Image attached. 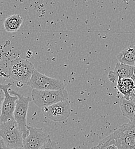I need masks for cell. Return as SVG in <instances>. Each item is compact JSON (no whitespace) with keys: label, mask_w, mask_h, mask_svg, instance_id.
<instances>
[{"label":"cell","mask_w":135,"mask_h":149,"mask_svg":"<svg viewBox=\"0 0 135 149\" xmlns=\"http://www.w3.org/2000/svg\"><path fill=\"white\" fill-rule=\"evenodd\" d=\"M11 84H1V89L4 93V99L2 103L1 123L6 122L9 120L13 119L14 112L16 109V103L18 97L15 95H12L9 90L11 86Z\"/></svg>","instance_id":"8"},{"label":"cell","mask_w":135,"mask_h":149,"mask_svg":"<svg viewBox=\"0 0 135 149\" xmlns=\"http://www.w3.org/2000/svg\"><path fill=\"white\" fill-rule=\"evenodd\" d=\"M122 1L124 2H127L129 0H122Z\"/></svg>","instance_id":"20"},{"label":"cell","mask_w":135,"mask_h":149,"mask_svg":"<svg viewBox=\"0 0 135 149\" xmlns=\"http://www.w3.org/2000/svg\"><path fill=\"white\" fill-rule=\"evenodd\" d=\"M129 121H135V111H134V114H133V115H132V119H131V120H129Z\"/></svg>","instance_id":"18"},{"label":"cell","mask_w":135,"mask_h":149,"mask_svg":"<svg viewBox=\"0 0 135 149\" xmlns=\"http://www.w3.org/2000/svg\"><path fill=\"white\" fill-rule=\"evenodd\" d=\"M117 85H123L127 86L131 89H134L135 87L134 82L131 78H122L118 80Z\"/></svg>","instance_id":"14"},{"label":"cell","mask_w":135,"mask_h":149,"mask_svg":"<svg viewBox=\"0 0 135 149\" xmlns=\"http://www.w3.org/2000/svg\"><path fill=\"white\" fill-rule=\"evenodd\" d=\"M28 86L38 90H59L65 89L64 83L59 79L52 78L35 70Z\"/></svg>","instance_id":"6"},{"label":"cell","mask_w":135,"mask_h":149,"mask_svg":"<svg viewBox=\"0 0 135 149\" xmlns=\"http://www.w3.org/2000/svg\"><path fill=\"white\" fill-rule=\"evenodd\" d=\"M10 94H13L18 97L16 109L14 112V118L17 123L20 129L23 134L24 139L29 134L28 125L27 123V116L29 107V104L32 100L30 97H26L23 95L11 90Z\"/></svg>","instance_id":"5"},{"label":"cell","mask_w":135,"mask_h":149,"mask_svg":"<svg viewBox=\"0 0 135 149\" xmlns=\"http://www.w3.org/2000/svg\"><path fill=\"white\" fill-rule=\"evenodd\" d=\"M0 149H12L9 148V147H8L5 143H4L3 141L2 140V139L1 138V139L0 140Z\"/></svg>","instance_id":"17"},{"label":"cell","mask_w":135,"mask_h":149,"mask_svg":"<svg viewBox=\"0 0 135 149\" xmlns=\"http://www.w3.org/2000/svg\"><path fill=\"white\" fill-rule=\"evenodd\" d=\"M119 105L122 115L131 120L135 110V104L134 101L126 99L124 97H122L120 100Z\"/></svg>","instance_id":"13"},{"label":"cell","mask_w":135,"mask_h":149,"mask_svg":"<svg viewBox=\"0 0 135 149\" xmlns=\"http://www.w3.org/2000/svg\"><path fill=\"white\" fill-rule=\"evenodd\" d=\"M134 74L135 75V67H134Z\"/></svg>","instance_id":"23"},{"label":"cell","mask_w":135,"mask_h":149,"mask_svg":"<svg viewBox=\"0 0 135 149\" xmlns=\"http://www.w3.org/2000/svg\"><path fill=\"white\" fill-rule=\"evenodd\" d=\"M131 79L133 80V81H134V84H135V74H134L132 76V77H131Z\"/></svg>","instance_id":"19"},{"label":"cell","mask_w":135,"mask_h":149,"mask_svg":"<svg viewBox=\"0 0 135 149\" xmlns=\"http://www.w3.org/2000/svg\"><path fill=\"white\" fill-rule=\"evenodd\" d=\"M98 149H118L115 145L111 144L109 142L102 139L97 146Z\"/></svg>","instance_id":"15"},{"label":"cell","mask_w":135,"mask_h":149,"mask_svg":"<svg viewBox=\"0 0 135 149\" xmlns=\"http://www.w3.org/2000/svg\"><path fill=\"white\" fill-rule=\"evenodd\" d=\"M134 67H135V65H134Z\"/></svg>","instance_id":"25"},{"label":"cell","mask_w":135,"mask_h":149,"mask_svg":"<svg viewBox=\"0 0 135 149\" xmlns=\"http://www.w3.org/2000/svg\"><path fill=\"white\" fill-rule=\"evenodd\" d=\"M134 74V66L117 63L116 67L113 71L108 74L109 80L113 83H117L118 80L122 78H131Z\"/></svg>","instance_id":"10"},{"label":"cell","mask_w":135,"mask_h":149,"mask_svg":"<svg viewBox=\"0 0 135 149\" xmlns=\"http://www.w3.org/2000/svg\"><path fill=\"white\" fill-rule=\"evenodd\" d=\"M68 97V93L66 89L59 90H38L33 89L32 91L31 98L32 101L41 109L67 100Z\"/></svg>","instance_id":"4"},{"label":"cell","mask_w":135,"mask_h":149,"mask_svg":"<svg viewBox=\"0 0 135 149\" xmlns=\"http://www.w3.org/2000/svg\"><path fill=\"white\" fill-rule=\"evenodd\" d=\"M133 101H134V103L135 104V99H134V100H133Z\"/></svg>","instance_id":"24"},{"label":"cell","mask_w":135,"mask_h":149,"mask_svg":"<svg viewBox=\"0 0 135 149\" xmlns=\"http://www.w3.org/2000/svg\"><path fill=\"white\" fill-rule=\"evenodd\" d=\"M98 149V148H97V146H95V147H93V148H92V149Z\"/></svg>","instance_id":"21"},{"label":"cell","mask_w":135,"mask_h":149,"mask_svg":"<svg viewBox=\"0 0 135 149\" xmlns=\"http://www.w3.org/2000/svg\"><path fill=\"white\" fill-rule=\"evenodd\" d=\"M28 135L23 140L24 149H40L51 138L43 129L28 126Z\"/></svg>","instance_id":"9"},{"label":"cell","mask_w":135,"mask_h":149,"mask_svg":"<svg viewBox=\"0 0 135 149\" xmlns=\"http://www.w3.org/2000/svg\"><path fill=\"white\" fill-rule=\"evenodd\" d=\"M118 62L134 66L135 64V45H131L121 51L116 56Z\"/></svg>","instance_id":"11"},{"label":"cell","mask_w":135,"mask_h":149,"mask_svg":"<svg viewBox=\"0 0 135 149\" xmlns=\"http://www.w3.org/2000/svg\"><path fill=\"white\" fill-rule=\"evenodd\" d=\"M24 149L23 148H16V149Z\"/></svg>","instance_id":"22"},{"label":"cell","mask_w":135,"mask_h":149,"mask_svg":"<svg viewBox=\"0 0 135 149\" xmlns=\"http://www.w3.org/2000/svg\"><path fill=\"white\" fill-rule=\"evenodd\" d=\"M23 19L21 16L19 15H11L5 20L4 28L8 32H15L19 31Z\"/></svg>","instance_id":"12"},{"label":"cell","mask_w":135,"mask_h":149,"mask_svg":"<svg viewBox=\"0 0 135 149\" xmlns=\"http://www.w3.org/2000/svg\"><path fill=\"white\" fill-rule=\"evenodd\" d=\"M118 149H135V121H129L104 139Z\"/></svg>","instance_id":"1"},{"label":"cell","mask_w":135,"mask_h":149,"mask_svg":"<svg viewBox=\"0 0 135 149\" xmlns=\"http://www.w3.org/2000/svg\"><path fill=\"white\" fill-rule=\"evenodd\" d=\"M44 115L54 122L66 120L71 114V106L68 99L41 109Z\"/></svg>","instance_id":"7"},{"label":"cell","mask_w":135,"mask_h":149,"mask_svg":"<svg viewBox=\"0 0 135 149\" xmlns=\"http://www.w3.org/2000/svg\"><path fill=\"white\" fill-rule=\"evenodd\" d=\"M0 134L4 143L9 148H23V134L15 119L1 123Z\"/></svg>","instance_id":"2"},{"label":"cell","mask_w":135,"mask_h":149,"mask_svg":"<svg viewBox=\"0 0 135 149\" xmlns=\"http://www.w3.org/2000/svg\"><path fill=\"white\" fill-rule=\"evenodd\" d=\"M35 70L31 62L17 57L10 61L9 74L14 80L27 85Z\"/></svg>","instance_id":"3"},{"label":"cell","mask_w":135,"mask_h":149,"mask_svg":"<svg viewBox=\"0 0 135 149\" xmlns=\"http://www.w3.org/2000/svg\"><path fill=\"white\" fill-rule=\"evenodd\" d=\"M40 149H58L57 143L51 139Z\"/></svg>","instance_id":"16"}]
</instances>
